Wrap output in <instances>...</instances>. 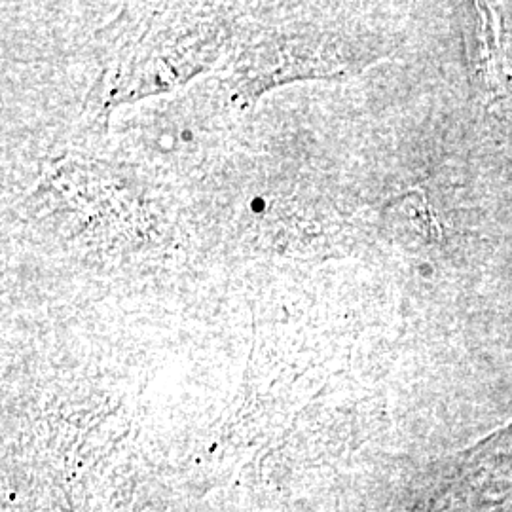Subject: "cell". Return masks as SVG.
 <instances>
[{
  "mask_svg": "<svg viewBox=\"0 0 512 512\" xmlns=\"http://www.w3.org/2000/svg\"><path fill=\"white\" fill-rule=\"evenodd\" d=\"M478 14L482 16V23L478 27V40H480V59L484 65V74L490 82H497L499 74L503 71L501 65V44L497 37V21L486 18V6L478 4Z\"/></svg>",
  "mask_w": 512,
  "mask_h": 512,
  "instance_id": "1",
  "label": "cell"
}]
</instances>
